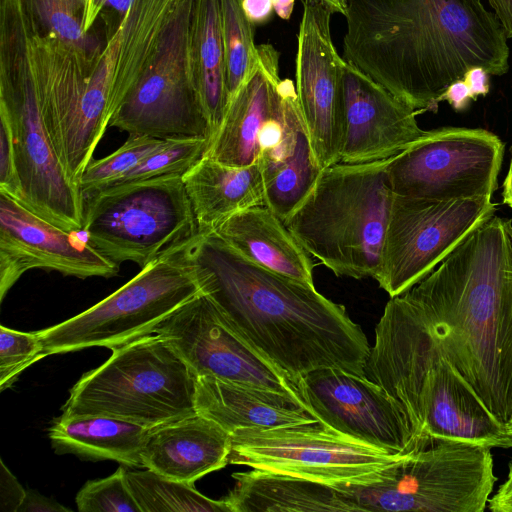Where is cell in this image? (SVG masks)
Returning <instances> with one entry per match:
<instances>
[{
	"label": "cell",
	"instance_id": "42",
	"mask_svg": "<svg viewBox=\"0 0 512 512\" xmlns=\"http://www.w3.org/2000/svg\"><path fill=\"white\" fill-rule=\"evenodd\" d=\"M488 509L493 512H512V461L508 476L497 492L488 500Z\"/></svg>",
	"mask_w": 512,
	"mask_h": 512
},
{
	"label": "cell",
	"instance_id": "38",
	"mask_svg": "<svg viewBox=\"0 0 512 512\" xmlns=\"http://www.w3.org/2000/svg\"><path fill=\"white\" fill-rule=\"evenodd\" d=\"M27 491L16 477L0 460V510L1 512H18Z\"/></svg>",
	"mask_w": 512,
	"mask_h": 512
},
{
	"label": "cell",
	"instance_id": "47",
	"mask_svg": "<svg viewBox=\"0 0 512 512\" xmlns=\"http://www.w3.org/2000/svg\"><path fill=\"white\" fill-rule=\"evenodd\" d=\"M295 0H274V12L282 20H289L294 9Z\"/></svg>",
	"mask_w": 512,
	"mask_h": 512
},
{
	"label": "cell",
	"instance_id": "18",
	"mask_svg": "<svg viewBox=\"0 0 512 512\" xmlns=\"http://www.w3.org/2000/svg\"><path fill=\"white\" fill-rule=\"evenodd\" d=\"M299 389L310 414L340 433L392 453L420 448L397 402L365 375L319 368L300 379Z\"/></svg>",
	"mask_w": 512,
	"mask_h": 512
},
{
	"label": "cell",
	"instance_id": "37",
	"mask_svg": "<svg viewBox=\"0 0 512 512\" xmlns=\"http://www.w3.org/2000/svg\"><path fill=\"white\" fill-rule=\"evenodd\" d=\"M0 192L18 202L21 200L11 130L6 117L2 114H0Z\"/></svg>",
	"mask_w": 512,
	"mask_h": 512
},
{
	"label": "cell",
	"instance_id": "12",
	"mask_svg": "<svg viewBox=\"0 0 512 512\" xmlns=\"http://www.w3.org/2000/svg\"><path fill=\"white\" fill-rule=\"evenodd\" d=\"M404 454L362 442L318 421L238 429L231 434L229 463L333 485L356 482Z\"/></svg>",
	"mask_w": 512,
	"mask_h": 512
},
{
	"label": "cell",
	"instance_id": "25",
	"mask_svg": "<svg viewBox=\"0 0 512 512\" xmlns=\"http://www.w3.org/2000/svg\"><path fill=\"white\" fill-rule=\"evenodd\" d=\"M182 179L199 233L213 231L242 210L265 205L264 181L258 161L233 167L204 156Z\"/></svg>",
	"mask_w": 512,
	"mask_h": 512
},
{
	"label": "cell",
	"instance_id": "11",
	"mask_svg": "<svg viewBox=\"0 0 512 512\" xmlns=\"http://www.w3.org/2000/svg\"><path fill=\"white\" fill-rule=\"evenodd\" d=\"M193 1L175 0L154 52L113 112L109 126L161 140H211L213 130L192 73L189 31Z\"/></svg>",
	"mask_w": 512,
	"mask_h": 512
},
{
	"label": "cell",
	"instance_id": "41",
	"mask_svg": "<svg viewBox=\"0 0 512 512\" xmlns=\"http://www.w3.org/2000/svg\"><path fill=\"white\" fill-rule=\"evenodd\" d=\"M447 101L456 111L467 108L470 101L473 100L470 90L463 79L451 83L440 98L441 101Z\"/></svg>",
	"mask_w": 512,
	"mask_h": 512
},
{
	"label": "cell",
	"instance_id": "2",
	"mask_svg": "<svg viewBox=\"0 0 512 512\" xmlns=\"http://www.w3.org/2000/svg\"><path fill=\"white\" fill-rule=\"evenodd\" d=\"M187 255L201 292L298 386L319 368L365 375L370 351L365 333L343 305L314 285L248 260L214 231L196 235Z\"/></svg>",
	"mask_w": 512,
	"mask_h": 512
},
{
	"label": "cell",
	"instance_id": "49",
	"mask_svg": "<svg viewBox=\"0 0 512 512\" xmlns=\"http://www.w3.org/2000/svg\"><path fill=\"white\" fill-rule=\"evenodd\" d=\"M320 1L323 2L332 11V13H340L341 15L345 16L347 0H320Z\"/></svg>",
	"mask_w": 512,
	"mask_h": 512
},
{
	"label": "cell",
	"instance_id": "4",
	"mask_svg": "<svg viewBox=\"0 0 512 512\" xmlns=\"http://www.w3.org/2000/svg\"><path fill=\"white\" fill-rule=\"evenodd\" d=\"M365 376L400 406L418 447L448 439L512 448V433L464 383L404 294L385 305Z\"/></svg>",
	"mask_w": 512,
	"mask_h": 512
},
{
	"label": "cell",
	"instance_id": "24",
	"mask_svg": "<svg viewBox=\"0 0 512 512\" xmlns=\"http://www.w3.org/2000/svg\"><path fill=\"white\" fill-rule=\"evenodd\" d=\"M213 231L248 260L314 285L313 257L266 205L242 210Z\"/></svg>",
	"mask_w": 512,
	"mask_h": 512
},
{
	"label": "cell",
	"instance_id": "9",
	"mask_svg": "<svg viewBox=\"0 0 512 512\" xmlns=\"http://www.w3.org/2000/svg\"><path fill=\"white\" fill-rule=\"evenodd\" d=\"M83 217L81 233L93 248L141 268L199 234L182 176L96 190L83 197Z\"/></svg>",
	"mask_w": 512,
	"mask_h": 512
},
{
	"label": "cell",
	"instance_id": "43",
	"mask_svg": "<svg viewBox=\"0 0 512 512\" xmlns=\"http://www.w3.org/2000/svg\"><path fill=\"white\" fill-rule=\"evenodd\" d=\"M489 73L482 67H473L467 71L463 80L467 84L473 100L489 92Z\"/></svg>",
	"mask_w": 512,
	"mask_h": 512
},
{
	"label": "cell",
	"instance_id": "8",
	"mask_svg": "<svg viewBox=\"0 0 512 512\" xmlns=\"http://www.w3.org/2000/svg\"><path fill=\"white\" fill-rule=\"evenodd\" d=\"M197 377L161 336L112 350L70 390L63 415H104L149 428L197 414Z\"/></svg>",
	"mask_w": 512,
	"mask_h": 512
},
{
	"label": "cell",
	"instance_id": "46",
	"mask_svg": "<svg viewBox=\"0 0 512 512\" xmlns=\"http://www.w3.org/2000/svg\"><path fill=\"white\" fill-rule=\"evenodd\" d=\"M134 0H104L103 10L108 9L117 16V21L120 22L128 13Z\"/></svg>",
	"mask_w": 512,
	"mask_h": 512
},
{
	"label": "cell",
	"instance_id": "51",
	"mask_svg": "<svg viewBox=\"0 0 512 512\" xmlns=\"http://www.w3.org/2000/svg\"><path fill=\"white\" fill-rule=\"evenodd\" d=\"M509 428H510V431H511V433H512V419H511V422H510V426H509Z\"/></svg>",
	"mask_w": 512,
	"mask_h": 512
},
{
	"label": "cell",
	"instance_id": "22",
	"mask_svg": "<svg viewBox=\"0 0 512 512\" xmlns=\"http://www.w3.org/2000/svg\"><path fill=\"white\" fill-rule=\"evenodd\" d=\"M231 434L200 414L150 428L141 450L143 468L194 484L229 463Z\"/></svg>",
	"mask_w": 512,
	"mask_h": 512
},
{
	"label": "cell",
	"instance_id": "31",
	"mask_svg": "<svg viewBox=\"0 0 512 512\" xmlns=\"http://www.w3.org/2000/svg\"><path fill=\"white\" fill-rule=\"evenodd\" d=\"M220 9L226 83L231 100L256 69L259 56L253 25L245 15L242 0H220Z\"/></svg>",
	"mask_w": 512,
	"mask_h": 512
},
{
	"label": "cell",
	"instance_id": "35",
	"mask_svg": "<svg viewBox=\"0 0 512 512\" xmlns=\"http://www.w3.org/2000/svg\"><path fill=\"white\" fill-rule=\"evenodd\" d=\"M75 500L80 512H141L122 466L108 477L87 481Z\"/></svg>",
	"mask_w": 512,
	"mask_h": 512
},
{
	"label": "cell",
	"instance_id": "5",
	"mask_svg": "<svg viewBox=\"0 0 512 512\" xmlns=\"http://www.w3.org/2000/svg\"><path fill=\"white\" fill-rule=\"evenodd\" d=\"M390 159L323 168L284 221L303 248L338 277L378 276L394 198Z\"/></svg>",
	"mask_w": 512,
	"mask_h": 512
},
{
	"label": "cell",
	"instance_id": "34",
	"mask_svg": "<svg viewBox=\"0 0 512 512\" xmlns=\"http://www.w3.org/2000/svg\"><path fill=\"white\" fill-rule=\"evenodd\" d=\"M163 142L148 136L129 135L125 143L112 154L91 160L77 182L82 198L122 176Z\"/></svg>",
	"mask_w": 512,
	"mask_h": 512
},
{
	"label": "cell",
	"instance_id": "1",
	"mask_svg": "<svg viewBox=\"0 0 512 512\" xmlns=\"http://www.w3.org/2000/svg\"><path fill=\"white\" fill-rule=\"evenodd\" d=\"M343 59L416 112L473 67L509 69L505 30L481 0H347Z\"/></svg>",
	"mask_w": 512,
	"mask_h": 512
},
{
	"label": "cell",
	"instance_id": "16",
	"mask_svg": "<svg viewBox=\"0 0 512 512\" xmlns=\"http://www.w3.org/2000/svg\"><path fill=\"white\" fill-rule=\"evenodd\" d=\"M331 15L320 0H303L295 59L298 106L321 169L339 163L344 137V59L332 41Z\"/></svg>",
	"mask_w": 512,
	"mask_h": 512
},
{
	"label": "cell",
	"instance_id": "30",
	"mask_svg": "<svg viewBox=\"0 0 512 512\" xmlns=\"http://www.w3.org/2000/svg\"><path fill=\"white\" fill-rule=\"evenodd\" d=\"M128 487L141 512H230L224 499L213 500L194 484L176 481L150 469L126 470Z\"/></svg>",
	"mask_w": 512,
	"mask_h": 512
},
{
	"label": "cell",
	"instance_id": "10",
	"mask_svg": "<svg viewBox=\"0 0 512 512\" xmlns=\"http://www.w3.org/2000/svg\"><path fill=\"white\" fill-rule=\"evenodd\" d=\"M189 242L141 268L89 309L37 331L45 356L95 346L113 350L153 334L164 319L201 293L187 255Z\"/></svg>",
	"mask_w": 512,
	"mask_h": 512
},
{
	"label": "cell",
	"instance_id": "27",
	"mask_svg": "<svg viewBox=\"0 0 512 512\" xmlns=\"http://www.w3.org/2000/svg\"><path fill=\"white\" fill-rule=\"evenodd\" d=\"M232 477L224 498L230 512H353L333 485L258 469Z\"/></svg>",
	"mask_w": 512,
	"mask_h": 512
},
{
	"label": "cell",
	"instance_id": "14",
	"mask_svg": "<svg viewBox=\"0 0 512 512\" xmlns=\"http://www.w3.org/2000/svg\"><path fill=\"white\" fill-rule=\"evenodd\" d=\"M495 210L491 197L444 201L394 194L379 286L390 297L405 293Z\"/></svg>",
	"mask_w": 512,
	"mask_h": 512
},
{
	"label": "cell",
	"instance_id": "20",
	"mask_svg": "<svg viewBox=\"0 0 512 512\" xmlns=\"http://www.w3.org/2000/svg\"><path fill=\"white\" fill-rule=\"evenodd\" d=\"M258 65L231 98L204 156L243 167L258 161L263 147L282 128L289 98L296 91L279 75V52L270 43L257 45Z\"/></svg>",
	"mask_w": 512,
	"mask_h": 512
},
{
	"label": "cell",
	"instance_id": "44",
	"mask_svg": "<svg viewBox=\"0 0 512 512\" xmlns=\"http://www.w3.org/2000/svg\"><path fill=\"white\" fill-rule=\"evenodd\" d=\"M502 24L507 38H512V0H488Z\"/></svg>",
	"mask_w": 512,
	"mask_h": 512
},
{
	"label": "cell",
	"instance_id": "17",
	"mask_svg": "<svg viewBox=\"0 0 512 512\" xmlns=\"http://www.w3.org/2000/svg\"><path fill=\"white\" fill-rule=\"evenodd\" d=\"M26 19L42 117L66 173L77 183L96 148L84 117L88 78L96 59L58 38L39 34L27 14Z\"/></svg>",
	"mask_w": 512,
	"mask_h": 512
},
{
	"label": "cell",
	"instance_id": "28",
	"mask_svg": "<svg viewBox=\"0 0 512 512\" xmlns=\"http://www.w3.org/2000/svg\"><path fill=\"white\" fill-rule=\"evenodd\" d=\"M150 428L104 415H61L49 428L58 454L92 461L114 460L126 467H143L141 450Z\"/></svg>",
	"mask_w": 512,
	"mask_h": 512
},
{
	"label": "cell",
	"instance_id": "6",
	"mask_svg": "<svg viewBox=\"0 0 512 512\" xmlns=\"http://www.w3.org/2000/svg\"><path fill=\"white\" fill-rule=\"evenodd\" d=\"M0 114L9 123L21 187L20 203L69 232H81L83 198L46 129L21 0L0 3Z\"/></svg>",
	"mask_w": 512,
	"mask_h": 512
},
{
	"label": "cell",
	"instance_id": "3",
	"mask_svg": "<svg viewBox=\"0 0 512 512\" xmlns=\"http://www.w3.org/2000/svg\"><path fill=\"white\" fill-rule=\"evenodd\" d=\"M403 294L464 383L510 431L512 221L493 213Z\"/></svg>",
	"mask_w": 512,
	"mask_h": 512
},
{
	"label": "cell",
	"instance_id": "7",
	"mask_svg": "<svg viewBox=\"0 0 512 512\" xmlns=\"http://www.w3.org/2000/svg\"><path fill=\"white\" fill-rule=\"evenodd\" d=\"M496 480L491 447L434 439L356 482L333 486L353 512H482Z\"/></svg>",
	"mask_w": 512,
	"mask_h": 512
},
{
	"label": "cell",
	"instance_id": "26",
	"mask_svg": "<svg viewBox=\"0 0 512 512\" xmlns=\"http://www.w3.org/2000/svg\"><path fill=\"white\" fill-rule=\"evenodd\" d=\"M258 163L265 205L285 221L308 195L322 170L314 159L297 101L289 109L281 137L261 151Z\"/></svg>",
	"mask_w": 512,
	"mask_h": 512
},
{
	"label": "cell",
	"instance_id": "40",
	"mask_svg": "<svg viewBox=\"0 0 512 512\" xmlns=\"http://www.w3.org/2000/svg\"><path fill=\"white\" fill-rule=\"evenodd\" d=\"M71 511L60 503L45 497L36 491L28 490L18 512H58Z\"/></svg>",
	"mask_w": 512,
	"mask_h": 512
},
{
	"label": "cell",
	"instance_id": "33",
	"mask_svg": "<svg viewBox=\"0 0 512 512\" xmlns=\"http://www.w3.org/2000/svg\"><path fill=\"white\" fill-rule=\"evenodd\" d=\"M209 142V139L204 138L164 140L157 149L144 157L132 169L105 187L166 176H183L204 157Z\"/></svg>",
	"mask_w": 512,
	"mask_h": 512
},
{
	"label": "cell",
	"instance_id": "19",
	"mask_svg": "<svg viewBox=\"0 0 512 512\" xmlns=\"http://www.w3.org/2000/svg\"><path fill=\"white\" fill-rule=\"evenodd\" d=\"M78 233L52 224L0 192V300L30 269L54 270L78 278L117 275L119 264Z\"/></svg>",
	"mask_w": 512,
	"mask_h": 512
},
{
	"label": "cell",
	"instance_id": "36",
	"mask_svg": "<svg viewBox=\"0 0 512 512\" xmlns=\"http://www.w3.org/2000/svg\"><path fill=\"white\" fill-rule=\"evenodd\" d=\"M45 357L37 332H20L0 326V388L9 387L32 363Z\"/></svg>",
	"mask_w": 512,
	"mask_h": 512
},
{
	"label": "cell",
	"instance_id": "23",
	"mask_svg": "<svg viewBox=\"0 0 512 512\" xmlns=\"http://www.w3.org/2000/svg\"><path fill=\"white\" fill-rule=\"evenodd\" d=\"M196 411L232 434L241 428H276L318 420L294 398L212 376L196 380Z\"/></svg>",
	"mask_w": 512,
	"mask_h": 512
},
{
	"label": "cell",
	"instance_id": "15",
	"mask_svg": "<svg viewBox=\"0 0 512 512\" xmlns=\"http://www.w3.org/2000/svg\"><path fill=\"white\" fill-rule=\"evenodd\" d=\"M153 334L164 338L196 377L283 393L309 412L292 378L251 345L202 292L164 319Z\"/></svg>",
	"mask_w": 512,
	"mask_h": 512
},
{
	"label": "cell",
	"instance_id": "32",
	"mask_svg": "<svg viewBox=\"0 0 512 512\" xmlns=\"http://www.w3.org/2000/svg\"><path fill=\"white\" fill-rule=\"evenodd\" d=\"M35 30L76 47L92 59L101 51L83 28L84 11L69 0H21Z\"/></svg>",
	"mask_w": 512,
	"mask_h": 512
},
{
	"label": "cell",
	"instance_id": "45",
	"mask_svg": "<svg viewBox=\"0 0 512 512\" xmlns=\"http://www.w3.org/2000/svg\"><path fill=\"white\" fill-rule=\"evenodd\" d=\"M104 0H86L83 28L86 33L89 32L93 26L96 18L102 12Z\"/></svg>",
	"mask_w": 512,
	"mask_h": 512
},
{
	"label": "cell",
	"instance_id": "39",
	"mask_svg": "<svg viewBox=\"0 0 512 512\" xmlns=\"http://www.w3.org/2000/svg\"><path fill=\"white\" fill-rule=\"evenodd\" d=\"M242 7L253 26L270 21L274 12V0H242Z\"/></svg>",
	"mask_w": 512,
	"mask_h": 512
},
{
	"label": "cell",
	"instance_id": "50",
	"mask_svg": "<svg viewBox=\"0 0 512 512\" xmlns=\"http://www.w3.org/2000/svg\"><path fill=\"white\" fill-rule=\"evenodd\" d=\"M74 6L85 11L86 0H69Z\"/></svg>",
	"mask_w": 512,
	"mask_h": 512
},
{
	"label": "cell",
	"instance_id": "48",
	"mask_svg": "<svg viewBox=\"0 0 512 512\" xmlns=\"http://www.w3.org/2000/svg\"><path fill=\"white\" fill-rule=\"evenodd\" d=\"M503 202L512 208V159L503 183Z\"/></svg>",
	"mask_w": 512,
	"mask_h": 512
},
{
	"label": "cell",
	"instance_id": "21",
	"mask_svg": "<svg viewBox=\"0 0 512 512\" xmlns=\"http://www.w3.org/2000/svg\"><path fill=\"white\" fill-rule=\"evenodd\" d=\"M344 137L340 163L361 164L391 158L427 131L417 112L357 67H342Z\"/></svg>",
	"mask_w": 512,
	"mask_h": 512
},
{
	"label": "cell",
	"instance_id": "29",
	"mask_svg": "<svg viewBox=\"0 0 512 512\" xmlns=\"http://www.w3.org/2000/svg\"><path fill=\"white\" fill-rule=\"evenodd\" d=\"M189 39L195 87L214 135L230 101L220 0L193 1Z\"/></svg>",
	"mask_w": 512,
	"mask_h": 512
},
{
	"label": "cell",
	"instance_id": "13",
	"mask_svg": "<svg viewBox=\"0 0 512 512\" xmlns=\"http://www.w3.org/2000/svg\"><path fill=\"white\" fill-rule=\"evenodd\" d=\"M504 144L478 128L427 131L391 157L388 178L394 194L433 200L492 197Z\"/></svg>",
	"mask_w": 512,
	"mask_h": 512
}]
</instances>
